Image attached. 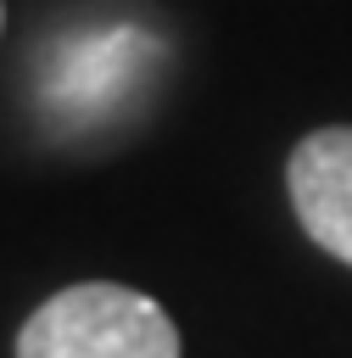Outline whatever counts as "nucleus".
Returning <instances> with one entry per match:
<instances>
[{
	"instance_id": "2",
	"label": "nucleus",
	"mask_w": 352,
	"mask_h": 358,
	"mask_svg": "<svg viewBox=\"0 0 352 358\" xmlns=\"http://www.w3.org/2000/svg\"><path fill=\"white\" fill-rule=\"evenodd\" d=\"M291 207L330 257L352 263V129H318L291 151Z\"/></svg>"
},
{
	"instance_id": "3",
	"label": "nucleus",
	"mask_w": 352,
	"mask_h": 358,
	"mask_svg": "<svg viewBox=\"0 0 352 358\" xmlns=\"http://www.w3.org/2000/svg\"><path fill=\"white\" fill-rule=\"evenodd\" d=\"M145 50V39L134 28H112V34H89L78 39L61 62H56V84H50V101L61 112H101L123 95V84L134 78V56Z\"/></svg>"
},
{
	"instance_id": "4",
	"label": "nucleus",
	"mask_w": 352,
	"mask_h": 358,
	"mask_svg": "<svg viewBox=\"0 0 352 358\" xmlns=\"http://www.w3.org/2000/svg\"><path fill=\"white\" fill-rule=\"evenodd\" d=\"M0 28H6V0H0Z\"/></svg>"
},
{
	"instance_id": "1",
	"label": "nucleus",
	"mask_w": 352,
	"mask_h": 358,
	"mask_svg": "<svg viewBox=\"0 0 352 358\" xmlns=\"http://www.w3.org/2000/svg\"><path fill=\"white\" fill-rule=\"evenodd\" d=\"M17 358H179V330L145 291L84 280L28 313Z\"/></svg>"
}]
</instances>
